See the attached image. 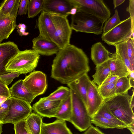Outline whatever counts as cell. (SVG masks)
<instances>
[{
    "instance_id": "6da1fadb",
    "label": "cell",
    "mask_w": 134,
    "mask_h": 134,
    "mask_svg": "<svg viewBox=\"0 0 134 134\" xmlns=\"http://www.w3.org/2000/svg\"><path fill=\"white\" fill-rule=\"evenodd\" d=\"M88 63V58L82 49L70 44L56 54L52 65L51 77L67 85L89 71Z\"/></svg>"
},
{
    "instance_id": "7a4b0ae2",
    "label": "cell",
    "mask_w": 134,
    "mask_h": 134,
    "mask_svg": "<svg viewBox=\"0 0 134 134\" xmlns=\"http://www.w3.org/2000/svg\"><path fill=\"white\" fill-rule=\"evenodd\" d=\"M131 96L128 93L116 94L104 99V103L116 117L129 126L134 125V114L131 105Z\"/></svg>"
},
{
    "instance_id": "3957f363",
    "label": "cell",
    "mask_w": 134,
    "mask_h": 134,
    "mask_svg": "<svg viewBox=\"0 0 134 134\" xmlns=\"http://www.w3.org/2000/svg\"><path fill=\"white\" fill-rule=\"evenodd\" d=\"M40 55L33 49L20 51L5 67L8 72H18L21 74L31 72L37 67Z\"/></svg>"
},
{
    "instance_id": "277c9868",
    "label": "cell",
    "mask_w": 134,
    "mask_h": 134,
    "mask_svg": "<svg viewBox=\"0 0 134 134\" xmlns=\"http://www.w3.org/2000/svg\"><path fill=\"white\" fill-rule=\"evenodd\" d=\"M70 25L72 29L76 32L90 33L98 35L103 32L104 24L102 19L93 15L77 10L71 15Z\"/></svg>"
},
{
    "instance_id": "5b68a950",
    "label": "cell",
    "mask_w": 134,
    "mask_h": 134,
    "mask_svg": "<svg viewBox=\"0 0 134 134\" xmlns=\"http://www.w3.org/2000/svg\"><path fill=\"white\" fill-rule=\"evenodd\" d=\"M70 90L72 112L71 118L68 121L79 131H85L91 125V117L84 102L76 93Z\"/></svg>"
},
{
    "instance_id": "8992f818",
    "label": "cell",
    "mask_w": 134,
    "mask_h": 134,
    "mask_svg": "<svg viewBox=\"0 0 134 134\" xmlns=\"http://www.w3.org/2000/svg\"><path fill=\"white\" fill-rule=\"evenodd\" d=\"M134 26L130 17L121 22L111 30L102 34V41L108 44L115 46L126 41L131 37L134 38Z\"/></svg>"
},
{
    "instance_id": "52a82bcc",
    "label": "cell",
    "mask_w": 134,
    "mask_h": 134,
    "mask_svg": "<svg viewBox=\"0 0 134 134\" xmlns=\"http://www.w3.org/2000/svg\"><path fill=\"white\" fill-rule=\"evenodd\" d=\"M51 14L55 30L50 36V39L55 43L60 49H63L70 44L72 30L67 17L56 14Z\"/></svg>"
},
{
    "instance_id": "ba28073f",
    "label": "cell",
    "mask_w": 134,
    "mask_h": 134,
    "mask_svg": "<svg viewBox=\"0 0 134 134\" xmlns=\"http://www.w3.org/2000/svg\"><path fill=\"white\" fill-rule=\"evenodd\" d=\"M10 98V103L7 113L1 122L2 124H14L25 120L32 113V109L31 104L20 99Z\"/></svg>"
},
{
    "instance_id": "9c48e42d",
    "label": "cell",
    "mask_w": 134,
    "mask_h": 134,
    "mask_svg": "<svg viewBox=\"0 0 134 134\" xmlns=\"http://www.w3.org/2000/svg\"><path fill=\"white\" fill-rule=\"evenodd\" d=\"M73 7L93 15L105 22L110 17L108 8L102 0H69Z\"/></svg>"
},
{
    "instance_id": "30bf717a",
    "label": "cell",
    "mask_w": 134,
    "mask_h": 134,
    "mask_svg": "<svg viewBox=\"0 0 134 134\" xmlns=\"http://www.w3.org/2000/svg\"><path fill=\"white\" fill-rule=\"evenodd\" d=\"M24 84L35 97L44 93L47 87L46 76L42 72L34 71L23 80Z\"/></svg>"
},
{
    "instance_id": "8fae6325",
    "label": "cell",
    "mask_w": 134,
    "mask_h": 134,
    "mask_svg": "<svg viewBox=\"0 0 134 134\" xmlns=\"http://www.w3.org/2000/svg\"><path fill=\"white\" fill-rule=\"evenodd\" d=\"M61 101L40 98L32 105V110L41 116L50 118L55 117Z\"/></svg>"
},
{
    "instance_id": "7c38bea8",
    "label": "cell",
    "mask_w": 134,
    "mask_h": 134,
    "mask_svg": "<svg viewBox=\"0 0 134 134\" xmlns=\"http://www.w3.org/2000/svg\"><path fill=\"white\" fill-rule=\"evenodd\" d=\"M72 8L69 0H44L42 11L68 17Z\"/></svg>"
},
{
    "instance_id": "4fadbf2b",
    "label": "cell",
    "mask_w": 134,
    "mask_h": 134,
    "mask_svg": "<svg viewBox=\"0 0 134 134\" xmlns=\"http://www.w3.org/2000/svg\"><path fill=\"white\" fill-rule=\"evenodd\" d=\"M87 107L91 117L97 113L104 102L98 92V87L91 80L87 92Z\"/></svg>"
},
{
    "instance_id": "5bb4252c",
    "label": "cell",
    "mask_w": 134,
    "mask_h": 134,
    "mask_svg": "<svg viewBox=\"0 0 134 134\" xmlns=\"http://www.w3.org/2000/svg\"><path fill=\"white\" fill-rule=\"evenodd\" d=\"M32 49L39 54L49 56L56 54L60 48L50 39L38 35L32 40Z\"/></svg>"
},
{
    "instance_id": "9a60e30c",
    "label": "cell",
    "mask_w": 134,
    "mask_h": 134,
    "mask_svg": "<svg viewBox=\"0 0 134 134\" xmlns=\"http://www.w3.org/2000/svg\"><path fill=\"white\" fill-rule=\"evenodd\" d=\"M19 51L18 46L13 42L0 43V69L2 75L8 73L5 71V67Z\"/></svg>"
},
{
    "instance_id": "2e32d148",
    "label": "cell",
    "mask_w": 134,
    "mask_h": 134,
    "mask_svg": "<svg viewBox=\"0 0 134 134\" xmlns=\"http://www.w3.org/2000/svg\"><path fill=\"white\" fill-rule=\"evenodd\" d=\"M37 26L39 31V35L50 39V36L55 30L52 14L42 11L38 18Z\"/></svg>"
},
{
    "instance_id": "e0dca14e",
    "label": "cell",
    "mask_w": 134,
    "mask_h": 134,
    "mask_svg": "<svg viewBox=\"0 0 134 134\" xmlns=\"http://www.w3.org/2000/svg\"><path fill=\"white\" fill-rule=\"evenodd\" d=\"M90 80L87 73H86L67 85L70 89L77 94L84 102L86 107L87 94Z\"/></svg>"
},
{
    "instance_id": "ac0fdd59",
    "label": "cell",
    "mask_w": 134,
    "mask_h": 134,
    "mask_svg": "<svg viewBox=\"0 0 134 134\" xmlns=\"http://www.w3.org/2000/svg\"><path fill=\"white\" fill-rule=\"evenodd\" d=\"M9 89L10 97L21 99L30 104L35 98L24 85L23 79L16 81Z\"/></svg>"
},
{
    "instance_id": "d6986e66",
    "label": "cell",
    "mask_w": 134,
    "mask_h": 134,
    "mask_svg": "<svg viewBox=\"0 0 134 134\" xmlns=\"http://www.w3.org/2000/svg\"><path fill=\"white\" fill-rule=\"evenodd\" d=\"M40 134H72L65 121L57 119L53 122H42Z\"/></svg>"
},
{
    "instance_id": "ffe728a7",
    "label": "cell",
    "mask_w": 134,
    "mask_h": 134,
    "mask_svg": "<svg viewBox=\"0 0 134 134\" xmlns=\"http://www.w3.org/2000/svg\"><path fill=\"white\" fill-rule=\"evenodd\" d=\"M16 19L4 14L0 10V43L7 39L16 28Z\"/></svg>"
},
{
    "instance_id": "44dd1931",
    "label": "cell",
    "mask_w": 134,
    "mask_h": 134,
    "mask_svg": "<svg viewBox=\"0 0 134 134\" xmlns=\"http://www.w3.org/2000/svg\"><path fill=\"white\" fill-rule=\"evenodd\" d=\"M111 54L100 42L94 44L91 48V59L96 66L108 60Z\"/></svg>"
},
{
    "instance_id": "7402d4cb",
    "label": "cell",
    "mask_w": 134,
    "mask_h": 134,
    "mask_svg": "<svg viewBox=\"0 0 134 134\" xmlns=\"http://www.w3.org/2000/svg\"><path fill=\"white\" fill-rule=\"evenodd\" d=\"M110 75L118 76L119 78L128 76L129 71L123 62L114 54H112L108 60Z\"/></svg>"
},
{
    "instance_id": "603a6c76",
    "label": "cell",
    "mask_w": 134,
    "mask_h": 134,
    "mask_svg": "<svg viewBox=\"0 0 134 134\" xmlns=\"http://www.w3.org/2000/svg\"><path fill=\"white\" fill-rule=\"evenodd\" d=\"M25 121V127L29 134H40L42 122L41 116L36 113H31Z\"/></svg>"
},
{
    "instance_id": "cb8c5ba5",
    "label": "cell",
    "mask_w": 134,
    "mask_h": 134,
    "mask_svg": "<svg viewBox=\"0 0 134 134\" xmlns=\"http://www.w3.org/2000/svg\"><path fill=\"white\" fill-rule=\"evenodd\" d=\"M72 112L71 92L70 94L61 101L55 117L57 119L68 121L70 119Z\"/></svg>"
},
{
    "instance_id": "d4e9b609",
    "label": "cell",
    "mask_w": 134,
    "mask_h": 134,
    "mask_svg": "<svg viewBox=\"0 0 134 134\" xmlns=\"http://www.w3.org/2000/svg\"><path fill=\"white\" fill-rule=\"evenodd\" d=\"M108 60L100 65L96 66L95 73L92 76L93 78L92 81L97 85L98 87L100 86L110 75Z\"/></svg>"
},
{
    "instance_id": "484cf974",
    "label": "cell",
    "mask_w": 134,
    "mask_h": 134,
    "mask_svg": "<svg viewBox=\"0 0 134 134\" xmlns=\"http://www.w3.org/2000/svg\"><path fill=\"white\" fill-rule=\"evenodd\" d=\"M20 0H5L0 4V10L4 14L16 18Z\"/></svg>"
},
{
    "instance_id": "4316f807",
    "label": "cell",
    "mask_w": 134,
    "mask_h": 134,
    "mask_svg": "<svg viewBox=\"0 0 134 134\" xmlns=\"http://www.w3.org/2000/svg\"><path fill=\"white\" fill-rule=\"evenodd\" d=\"M91 118L92 123L101 128L105 129L116 128L123 129L120 126L101 115L96 114Z\"/></svg>"
},
{
    "instance_id": "83f0119b",
    "label": "cell",
    "mask_w": 134,
    "mask_h": 134,
    "mask_svg": "<svg viewBox=\"0 0 134 134\" xmlns=\"http://www.w3.org/2000/svg\"><path fill=\"white\" fill-rule=\"evenodd\" d=\"M126 41L115 46L114 54L125 64L129 71H133L126 52Z\"/></svg>"
},
{
    "instance_id": "f1b7e54d",
    "label": "cell",
    "mask_w": 134,
    "mask_h": 134,
    "mask_svg": "<svg viewBox=\"0 0 134 134\" xmlns=\"http://www.w3.org/2000/svg\"><path fill=\"white\" fill-rule=\"evenodd\" d=\"M96 114L103 116L109 120L120 126L123 129L127 128L130 126L119 120L113 115L104 103Z\"/></svg>"
},
{
    "instance_id": "f546056e",
    "label": "cell",
    "mask_w": 134,
    "mask_h": 134,
    "mask_svg": "<svg viewBox=\"0 0 134 134\" xmlns=\"http://www.w3.org/2000/svg\"><path fill=\"white\" fill-rule=\"evenodd\" d=\"M44 0H29L27 13L28 18H34L42 11Z\"/></svg>"
},
{
    "instance_id": "4dcf8cb0",
    "label": "cell",
    "mask_w": 134,
    "mask_h": 134,
    "mask_svg": "<svg viewBox=\"0 0 134 134\" xmlns=\"http://www.w3.org/2000/svg\"><path fill=\"white\" fill-rule=\"evenodd\" d=\"M70 94L71 90L69 88L62 86L58 87L56 90L45 98L49 100L62 101Z\"/></svg>"
},
{
    "instance_id": "1f68e13d",
    "label": "cell",
    "mask_w": 134,
    "mask_h": 134,
    "mask_svg": "<svg viewBox=\"0 0 134 134\" xmlns=\"http://www.w3.org/2000/svg\"><path fill=\"white\" fill-rule=\"evenodd\" d=\"M131 87L129 83L128 76L119 77L115 84L116 94H124L128 93Z\"/></svg>"
},
{
    "instance_id": "d6a6232c",
    "label": "cell",
    "mask_w": 134,
    "mask_h": 134,
    "mask_svg": "<svg viewBox=\"0 0 134 134\" xmlns=\"http://www.w3.org/2000/svg\"><path fill=\"white\" fill-rule=\"evenodd\" d=\"M116 82L110 84L102 85L98 87V92L104 99L116 95L115 91Z\"/></svg>"
},
{
    "instance_id": "836d02e7",
    "label": "cell",
    "mask_w": 134,
    "mask_h": 134,
    "mask_svg": "<svg viewBox=\"0 0 134 134\" xmlns=\"http://www.w3.org/2000/svg\"><path fill=\"white\" fill-rule=\"evenodd\" d=\"M121 21L117 9L115 10L113 15L105 22L103 29V34H105L113 28Z\"/></svg>"
},
{
    "instance_id": "e575fe53",
    "label": "cell",
    "mask_w": 134,
    "mask_h": 134,
    "mask_svg": "<svg viewBox=\"0 0 134 134\" xmlns=\"http://www.w3.org/2000/svg\"><path fill=\"white\" fill-rule=\"evenodd\" d=\"M134 39L131 37L126 41L127 54L132 68L134 69Z\"/></svg>"
},
{
    "instance_id": "d590c367",
    "label": "cell",
    "mask_w": 134,
    "mask_h": 134,
    "mask_svg": "<svg viewBox=\"0 0 134 134\" xmlns=\"http://www.w3.org/2000/svg\"><path fill=\"white\" fill-rule=\"evenodd\" d=\"M21 74L19 72H12L0 75V79L8 86L11 83L16 77H18Z\"/></svg>"
},
{
    "instance_id": "8d00e7d4",
    "label": "cell",
    "mask_w": 134,
    "mask_h": 134,
    "mask_svg": "<svg viewBox=\"0 0 134 134\" xmlns=\"http://www.w3.org/2000/svg\"><path fill=\"white\" fill-rule=\"evenodd\" d=\"M25 120L14 124L15 134H29L25 127Z\"/></svg>"
},
{
    "instance_id": "74e56055",
    "label": "cell",
    "mask_w": 134,
    "mask_h": 134,
    "mask_svg": "<svg viewBox=\"0 0 134 134\" xmlns=\"http://www.w3.org/2000/svg\"><path fill=\"white\" fill-rule=\"evenodd\" d=\"M10 102L11 99L9 98L4 102L0 104V122L7 113Z\"/></svg>"
},
{
    "instance_id": "f35d334b",
    "label": "cell",
    "mask_w": 134,
    "mask_h": 134,
    "mask_svg": "<svg viewBox=\"0 0 134 134\" xmlns=\"http://www.w3.org/2000/svg\"><path fill=\"white\" fill-rule=\"evenodd\" d=\"M29 0H21L19 3L18 15L26 14L27 13L28 5Z\"/></svg>"
},
{
    "instance_id": "ab89813d",
    "label": "cell",
    "mask_w": 134,
    "mask_h": 134,
    "mask_svg": "<svg viewBox=\"0 0 134 134\" xmlns=\"http://www.w3.org/2000/svg\"><path fill=\"white\" fill-rule=\"evenodd\" d=\"M0 95L9 98L10 97L9 89L5 83L0 79Z\"/></svg>"
},
{
    "instance_id": "60d3db41",
    "label": "cell",
    "mask_w": 134,
    "mask_h": 134,
    "mask_svg": "<svg viewBox=\"0 0 134 134\" xmlns=\"http://www.w3.org/2000/svg\"><path fill=\"white\" fill-rule=\"evenodd\" d=\"M126 11L129 12L130 15L132 24L134 25V0H130L129 6L127 8Z\"/></svg>"
},
{
    "instance_id": "b9f144b4",
    "label": "cell",
    "mask_w": 134,
    "mask_h": 134,
    "mask_svg": "<svg viewBox=\"0 0 134 134\" xmlns=\"http://www.w3.org/2000/svg\"><path fill=\"white\" fill-rule=\"evenodd\" d=\"M84 133L85 134H105L98 128L92 125Z\"/></svg>"
},
{
    "instance_id": "7bdbcfd3",
    "label": "cell",
    "mask_w": 134,
    "mask_h": 134,
    "mask_svg": "<svg viewBox=\"0 0 134 134\" xmlns=\"http://www.w3.org/2000/svg\"><path fill=\"white\" fill-rule=\"evenodd\" d=\"M26 27V25L23 24L19 23L17 25L16 27L17 29V32L19 35L22 36H27L28 35L29 32H25Z\"/></svg>"
},
{
    "instance_id": "ee69618b",
    "label": "cell",
    "mask_w": 134,
    "mask_h": 134,
    "mask_svg": "<svg viewBox=\"0 0 134 134\" xmlns=\"http://www.w3.org/2000/svg\"><path fill=\"white\" fill-rule=\"evenodd\" d=\"M118 78L119 77L116 76L109 75L105 80L102 85L110 84L116 82Z\"/></svg>"
},
{
    "instance_id": "f6af8a7d",
    "label": "cell",
    "mask_w": 134,
    "mask_h": 134,
    "mask_svg": "<svg viewBox=\"0 0 134 134\" xmlns=\"http://www.w3.org/2000/svg\"><path fill=\"white\" fill-rule=\"evenodd\" d=\"M128 77L129 83L131 87H134V71L129 72Z\"/></svg>"
},
{
    "instance_id": "bcb514c9",
    "label": "cell",
    "mask_w": 134,
    "mask_h": 134,
    "mask_svg": "<svg viewBox=\"0 0 134 134\" xmlns=\"http://www.w3.org/2000/svg\"><path fill=\"white\" fill-rule=\"evenodd\" d=\"M125 0H114L113 3L114 5V9H115L118 6L123 3Z\"/></svg>"
},
{
    "instance_id": "7dc6e473",
    "label": "cell",
    "mask_w": 134,
    "mask_h": 134,
    "mask_svg": "<svg viewBox=\"0 0 134 134\" xmlns=\"http://www.w3.org/2000/svg\"><path fill=\"white\" fill-rule=\"evenodd\" d=\"M132 94L131 96V106L133 110V108L134 106V91L133 89L132 90Z\"/></svg>"
},
{
    "instance_id": "c3c4849f",
    "label": "cell",
    "mask_w": 134,
    "mask_h": 134,
    "mask_svg": "<svg viewBox=\"0 0 134 134\" xmlns=\"http://www.w3.org/2000/svg\"><path fill=\"white\" fill-rule=\"evenodd\" d=\"M8 98L6 97L0 95V104L4 102Z\"/></svg>"
},
{
    "instance_id": "681fc988",
    "label": "cell",
    "mask_w": 134,
    "mask_h": 134,
    "mask_svg": "<svg viewBox=\"0 0 134 134\" xmlns=\"http://www.w3.org/2000/svg\"><path fill=\"white\" fill-rule=\"evenodd\" d=\"M77 9L75 7L72 8L70 10V14L71 15L75 14L77 12Z\"/></svg>"
},
{
    "instance_id": "f907efd6",
    "label": "cell",
    "mask_w": 134,
    "mask_h": 134,
    "mask_svg": "<svg viewBox=\"0 0 134 134\" xmlns=\"http://www.w3.org/2000/svg\"><path fill=\"white\" fill-rule=\"evenodd\" d=\"M127 129L130 130L132 134H134V126H130Z\"/></svg>"
},
{
    "instance_id": "816d5d0a",
    "label": "cell",
    "mask_w": 134,
    "mask_h": 134,
    "mask_svg": "<svg viewBox=\"0 0 134 134\" xmlns=\"http://www.w3.org/2000/svg\"><path fill=\"white\" fill-rule=\"evenodd\" d=\"M2 123L0 122V134L2 132Z\"/></svg>"
},
{
    "instance_id": "f5cc1de1",
    "label": "cell",
    "mask_w": 134,
    "mask_h": 134,
    "mask_svg": "<svg viewBox=\"0 0 134 134\" xmlns=\"http://www.w3.org/2000/svg\"><path fill=\"white\" fill-rule=\"evenodd\" d=\"M2 75V74H1V70H0V75Z\"/></svg>"
},
{
    "instance_id": "db71d44e",
    "label": "cell",
    "mask_w": 134,
    "mask_h": 134,
    "mask_svg": "<svg viewBox=\"0 0 134 134\" xmlns=\"http://www.w3.org/2000/svg\"><path fill=\"white\" fill-rule=\"evenodd\" d=\"M82 134H85V133H82Z\"/></svg>"
}]
</instances>
